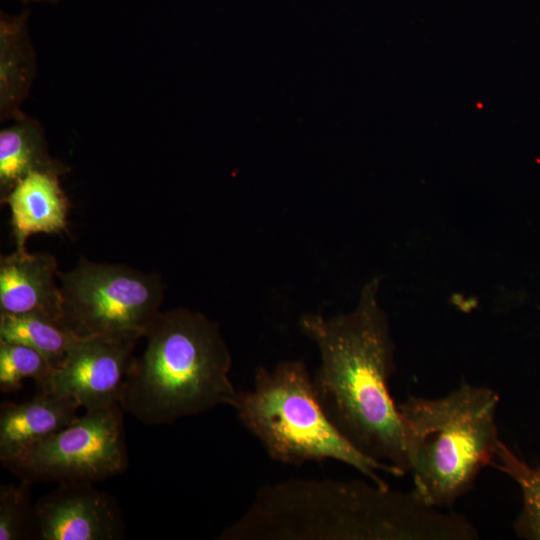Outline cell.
Returning a JSON list of instances; mask_svg holds the SVG:
<instances>
[{
	"mask_svg": "<svg viewBox=\"0 0 540 540\" xmlns=\"http://www.w3.org/2000/svg\"><path fill=\"white\" fill-rule=\"evenodd\" d=\"M21 1L22 3L24 4H28V3H57L59 0H19Z\"/></svg>",
	"mask_w": 540,
	"mask_h": 540,
	"instance_id": "19",
	"label": "cell"
},
{
	"mask_svg": "<svg viewBox=\"0 0 540 540\" xmlns=\"http://www.w3.org/2000/svg\"><path fill=\"white\" fill-rule=\"evenodd\" d=\"M144 337L145 350L134 357L122 389L124 412L146 425H165L234 407L239 391L217 322L188 308L160 311Z\"/></svg>",
	"mask_w": 540,
	"mask_h": 540,
	"instance_id": "3",
	"label": "cell"
},
{
	"mask_svg": "<svg viewBox=\"0 0 540 540\" xmlns=\"http://www.w3.org/2000/svg\"><path fill=\"white\" fill-rule=\"evenodd\" d=\"M379 287L378 277L370 279L351 311L306 313L299 328L319 351L312 381L326 416L360 453L404 476L409 473L406 431L389 390L395 343Z\"/></svg>",
	"mask_w": 540,
	"mask_h": 540,
	"instance_id": "1",
	"label": "cell"
},
{
	"mask_svg": "<svg viewBox=\"0 0 540 540\" xmlns=\"http://www.w3.org/2000/svg\"><path fill=\"white\" fill-rule=\"evenodd\" d=\"M499 400L494 390L464 382L445 396L411 395L398 406L414 490L428 504L452 507L492 465Z\"/></svg>",
	"mask_w": 540,
	"mask_h": 540,
	"instance_id": "4",
	"label": "cell"
},
{
	"mask_svg": "<svg viewBox=\"0 0 540 540\" xmlns=\"http://www.w3.org/2000/svg\"><path fill=\"white\" fill-rule=\"evenodd\" d=\"M125 526L115 499L93 483H63L34 504L30 538L118 540Z\"/></svg>",
	"mask_w": 540,
	"mask_h": 540,
	"instance_id": "9",
	"label": "cell"
},
{
	"mask_svg": "<svg viewBox=\"0 0 540 540\" xmlns=\"http://www.w3.org/2000/svg\"><path fill=\"white\" fill-rule=\"evenodd\" d=\"M491 466L508 475L520 488L523 505L514 523L517 535L540 540V467L528 465L502 440Z\"/></svg>",
	"mask_w": 540,
	"mask_h": 540,
	"instance_id": "16",
	"label": "cell"
},
{
	"mask_svg": "<svg viewBox=\"0 0 540 540\" xmlns=\"http://www.w3.org/2000/svg\"><path fill=\"white\" fill-rule=\"evenodd\" d=\"M33 483L21 480L19 484L0 487V540L30 538L34 505L31 498Z\"/></svg>",
	"mask_w": 540,
	"mask_h": 540,
	"instance_id": "18",
	"label": "cell"
},
{
	"mask_svg": "<svg viewBox=\"0 0 540 540\" xmlns=\"http://www.w3.org/2000/svg\"><path fill=\"white\" fill-rule=\"evenodd\" d=\"M56 258L15 249L0 257V314L37 315L59 323L62 294Z\"/></svg>",
	"mask_w": 540,
	"mask_h": 540,
	"instance_id": "10",
	"label": "cell"
},
{
	"mask_svg": "<svg viewBox=\"0 0 540 540\" xmlns=\"http://www.w3.org/2000/svg\"><path fill=\"white\" fill-rule=\"evenodd\" d=\"M76 338L60 323L42 316L0 314V340L39 351L54 369L62 363Z\"/></svg>",
	"mask_w": 540,
	"mask_h": 540,
	"instance_id": "15",
	"label": "cell"
},
{
	"mask_svg": "<svg viewBox=\"0 0 540 540\" xmlns=\"http://www.w3.org/2000/svg\"><path fill=\"white\" fill-rule=\"evenodd\" d=\"M142 337L136 330L77 337L44 393L71 398L85 411L120 404L133 352Z\"/></svg>",
	"mask_w": 540,
	"mask_h": 540,
	"instance_id": "8",
	"label": "cell"
},
{
	"mask_svg": "<svg viewBox=\"0 0 540 540\" xmlns=\"http://www.w3.org/2000/svg\"><path fill=\"white\" fill-rule=\"evenodd\" d=\"M120 404L85 411L72 424L1 462L31 483H96L122 474L128 453Z\"/></svg>",
	"mask_w": 540,
	"mask_h": 540,
	"instance_id": "7",
	"label": "cell"
},
{
	"mask_svg": "<svg viewBox=\"0 0 540 540\" xmlns=\"http://www.w3.org/2000/svg\"><path fill=\"white\" fill-rule=\"evenodd\" d=\"M437 512L414 490L371 480L288 479L262 486L218 540H429Z\"/></svg>",
	"mask_w": 540,
	"mask_h": 540,
	"instance_id": "2",
	"label": "cell"
},
{
	"mask_svg": "<svg viewBox=\"0 0 540 540\" xmlns=\"http://www.w3.org/2000/svg\"><path fill=\"white\" fill-rule=\"evenodd\" d=\"M78 403L55 393L36 392L22 403L0 406V460H9L72 424L78 417Z\"/></svg>",
	"mask_w": 540,
	"mask_h": 540,
	"instance_id": "12",
	"label": "cell"
},
{
	"mask_svg": "<svg viewBox=\"0 0 540 540\" xmlns=\"http://www.w3.org/2000/svg\"><path fill=\"white\" fill-rule=\"evenodd\" d=\"M61 175L57 171H34L1 201L10 208L16 249H26V241L33 234L66 230L69 200L60 185Z\"/></svg>",
	"mask_w": 540,
	"mask_h": 540,
	"instance_id": "11",
	"label": "cell"
},
{
	"mask_svg": "<svg viewBox=\"0 0 540 540\" xmlns=\"http://www.w3.org/2000/svg\"><path fill=\"white\" fill-rule=\"evenodd\" d=\"M29 12L0 13V120L25 115L27 99L37 70L36 53L29 35Z\"/></svg>",
	"mask_w": 540,
	"mask_h": 540,
	"instance_id": "13",
	"label": "cell"
},
{
	"mask_svg": "<svg viewBox=\"0 0 540 540\" xmlns=\"http://www.w3.org/2000/svg\"><path fill=\"white\" fill-rule=\"evenodd\" d=\"M54 371L39 351L16 342L0 340V390L14 393L25 380H33L36 392H46Z\"/></svg>",
	"mask_w": 540,
	"mask_h": 540,
	"instance_id": "17",
	"label": "cell"
},
{
	"mask_svg": "<svg viewBox=\"0 0 540 540\" xmlns=\"http://www.w3.org/2000/svg\"><path fill=\"white\" fill-rule=\"evenodd\" d=\"M60 325L78 338L136 330L145 333L160 312L164 284L157 273L81 257L68 272L58 270Z\"/></svg>",
	"mask_w": 540,
	"mask_h": 540,
	"instance_id": "6",
	"label": "cell"
},
{
	"mask_svg": "<svg viewBox=\"0 0 540 540\" xmlns=\"http://www.w3.org/2000/svg\"><path fill=\"white\" fill-rule=\"evenodd\" d=\"M233 409L274 461L301 466L336 460L383 487L389 485L379 472L399 476L394 468L360 453L340 434L323 411L303 360L257 367L253 387L238 392Z\"/></svg>",
	"mask_w": 540,
	"mask_h": 540,
	"instance_id": "5",
	"label": "cell"
},
{
	"mask_svg": "<svg viewBox=\"0 0 540 540\" xmlns=\"http://www.w3.org/2000/svg\"><path fill=\"white\" fill-rule=\"evenodd\" d=\"M12 121L0 131L1 201L34 171H67L49 154L45 131L37 120L23 115Z\"/></svg>",
	"mask_w": 540,
	"mask_h": 540,
	"instance_id": "14",
	"label": "cell"
}]
</instances>
